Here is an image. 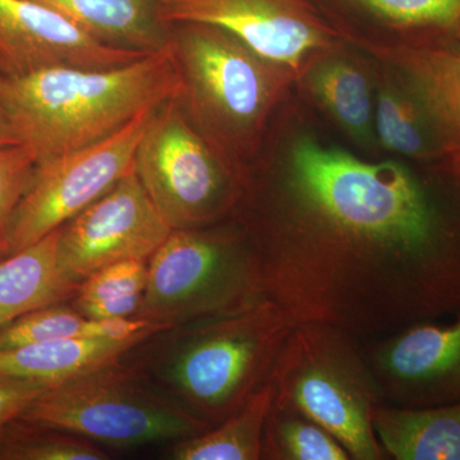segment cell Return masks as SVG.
Segmentation results:
<instances>
[{
    "label": "cell",
    "mask_w": 460,
    "mask_h": 460,
    "mask_svg": "<svg viewBox=\"0 0 460 460\" xmlns=\"http://www.w3.org/2000/svg\"><path fill=\"white\" fill-rule=\"evenodd\" d=\"M230 219L263 296L362 341L460 314V153L431 162L348 146L292 91Z\"/></svg>",
    "instance_id": "1"
},
{
    "label": "cell",
    "mask_w": 460,
    "mask_h": 460,
    "mask_svg": "<svg viewBox=\"0 0 460 460\" xmlns=\"http://www.w3.org/2000/svg\"><path fill=\"white\" fill-rule=\"evenodd\" d=\"M293 323L270 299L150 332L119 357L184 411L222 422L269 383Z\"/></svg>",
    "instance_id": "2"
},
{
    "label": "cell",
    "mask_w": 460,
    "mask_h": 460,
    "mask_svg": "<svg viewBox=\"0 0 460 460\" xmlns=\"http://www.w3.org/2000/svg\"><path fill=\"white\" fill-rule=\"evenodd\" d=\"M180 91L169 45L111 68L51 66L16 77L0 75V108L18 140L40 162L109 137Z\"/></svg>",
    "instance_id": "3"
},
{
    "label": "cell",
    "mask_w": 460,
    "mask_h": 460,
    "mask_svg": "<svg viewBox=\"0 0 460 460\" xmlns=\"http://www.w3.org/2000/svg\"><path fill=\"white\" fill-rule=\"evenodd\" d=\"M169 26L181 107L206 140L244 175L292 93L295 69L220 27Z\"/></svg>",
    "instance_id": "4"
},
{
    "label": "cell",
    "mask_w": 460,
    "mask_h": 460,
    "mask_svg": "<svg viewBox=\"0 0 460 460\" xmlns=\"http://www.w3.org/2000/svg\"><path fill=\"white\" fill-rule=\"evenodd\" d=\"M269 384L274 404L328 429L350 460L387 459L372 425L381 398L362 339L329 323H296Z\"/></svg>",
    "instance_id": "5"
},
{
    "label": "cell",
    "mask_w": 460,
    "mask_h": 460,
    "mask_svg": "<svg viewBox=\"0 0 460 460\" xmlns=\"http://www.w3.org/2000/svg\"><path fill=\"white\" fill-rule=\"evenodd\" d=\"M263 296L252 247L233 219L172 229L147 262L136 317L162 328L241 310Z\"/></svg>",
    "instance_id": "6"
},
{
    "label": "cell",
    "mask_w": 460,
    "mask_h": 460,
    "mask_svg": "<svg viewBox=\"0 0 460 460\" xmlns=\"http://www.w3.org/2000/svg\"><path fill=\"white\" fill-rule=\"evenodd\" d=\"M21 417L113 449L177 443L211 429L119 358L51 386Z\"/></svg>",
    "instance_id": "7"
},
{
    "label": "cell",
    "mask_w": 460,
    "mask_h": 460,
    "mask_svg": "<svg viewBox=\"0 0 460 460\" xmlns=\"http://www.w3.org/2000/svg\"><path fill=\"white\" fill-rule=\"evenodd\" d=\"M456 31L375 57L381 155L431 162L460 153Z\"/></svg>",
    "instance_id": "8"
},
{
    "label": "cell",
    "mask_w": 460,
    "mask_h": 460,
    "mask_svg": "<svg viewBox=\"0 0 460 460\" xmlns=\"http://www.w3.org/2000/svg\"><path fill=\"white\" fill-rule=\"evenodd\" d=\"M135 169L172 229L229 219L243 181V174L196 128L178 96L160 105L151 118Z\"/></svg>",
    "instance_id": "9"
},
{
    "label": "cell",
    "mask_w": 460,
    "mask_h": 460,
    "mask_svg": "<svg viewBox=\"0 0 460 460\" xmlns=\"http://www.w3.org/2000/svg\"><path fill=\"white\" fill-rule=\"evenodd\" d=\"M157 108L142 111L95 144L38 162L31 184L9 223L3 259L65 226L131 172Z\"/></svg>",
    "instance_id": "10"
},
{
    "label": "cell",
    "mask_w": 460,
    "mask_h": 460,
    "mask_svg": "<svg viewBox=\"0 0 460 460\" xmlns=\"http://www.w3.org/2000/svg\"><path fill=\"white\" fill-rule=\"evenodd\" d=\"M136 169L60 226L57 262L78 286L93 272L127 260H150L171 234Z\"/></svg>",
    "instance_id": "11"
},
{
    "label": "cell",
    "mask_w": 460,
    "mask_h": 460,
    "mask_svg": "<svg viewBox=\"0 0 460 460\" xmlns=\"http://www.w3.org/2000/svg\"><path fill=\"white\" fill-rule=\"evenodd\" d=\"M363 344L381 402L402 408L460 402V314L450 323L420 321Z\"/></svg>",
    "instance_id": "12"
},
{
    "label": "cell",
    "mask_w": 460,
    "mask_h": 460,
    "mask_svg": "<svg viewBox=\"0 0 460 460\" xmlns=\"http://www.w3.org/2000/svg\"><path fill=\"white\" fill-rule=\"evenodd\" d=\"M293 91L348 146L383 156L376 136V63L367 50L341 36L316 48L296 66Z\"/></svg>",
    "instance_id": "13"
},
{
    "label": "cell",
    "mask_w": 460,
    "mask_h": 460,
    "mask_svg": "<svg viewBox=\"0 0 460 460\" xmlns=\"http://www.w3.org/2000/svg\"><path fill=\"white\" fill-rule=\"evenodd\" d=\"M166 25L199 22L226 30L293 69L338 38L307 0H157Z\"/></svg>",
    "instance_id": "14"
},
{
    "label": "cell",
    "mask_w": 460,
    "mask_h": 460,
    "mask_svg": "<svg viewBox=\"0 0 460 460\" xmlns=\"http://www.w3.org/2000/svg\"><path fill=\"white\" fill-rule=\"evenodd\" d=\"M148 54L105 44L33 0H0V75L51 66L111 68Z\"/></svg>",
    "instance_id": "15"
},
{
    "label": "cell",
    "mask_w": 460,
    "mask_h": 460,
    "mask_svg": "<svg viewBox=\"0 0 460 460\" xmlns=\"http://www.w3.org/2000/svg\"><path fill=\"white\" fill-rule=\"evenodd\" d=\"M341 38L374 56L456 31L460 0H307Z\"/></svg>",
    "instance_id": "16"
},
{
    "label": "cell",
    "mask_w": 460,
    "mask_h": 460,
    "mask_svg": "<svg viewBox=\"0 0 460 460\" xmlns=\"http://www.w3.org/2000/svg\"><path fill=\"white\" fill-rule=\"evenodd\" d=\"M53 9L93 38L124 49L156 53L171 45V26L157 0H33Z\"/></svg>",
    "instance_id": "17"
},
{
    "label": "cell",
    "mask_w": 460,
    "mask_h": 460,
    "mask_svg": "<svg viewBox=\"0 0 460 460\" xmlns=\"http://www.w3.org/2000/svg\"><path fill=\"white\" fill-rule=\"evenodd\" d=\"M372 425L386 458L460 460V402L428 408L378 402Z\"/></svg>",
    "instance_id": "18"
},
{
    "label": "cell",
    "mask_w": 460,
    "mask_h": 460,
    "mask_svg": "<svg viewBox=\"0 0 460 460\" xmlns=\"http://www.w3.org/2000/svg\"><path fill=\"white\" fill-rule=\"evenodd\" d=\"M60 228L31 246L0 260V328L42 305L71 301L77 286L57 262Z\"/></svg>",
    "instance_id": "19"
},
{
    "label": "cell",
    "mask_w": 460,
    "mask_h": 460,
    "mask_svg": "<svg viewBox=\"0 0 460 460\" xmlns=\"http://www.w3.org/2000/svg\"><path fill=\"white\" fill-rule=\"evenodd\" d=\"M150 334L127 339L72 338L0 350V375L39 381L49 386L119 358Z\"/></svg>",
    "instance_id": "20"
},
{
    "label": "cell",
    "mask_w": 460,
    "mask_h": 460,
    "mask_svg": "<svg viewBox=\"0 0 460 460\" xmlns=\"http://www.w3.org/2000/svg\"><path fill=\"white\" fill-rule=\"evenodd\" d=\"M272 404L270 384L208 431L171 444L174 460H261L262 435Z\"/></svg>",
    "instance_id": "21"
},
{
    "label": "cell",
    "mask_w": 460,
    "mask_h": 460,
    "mask_svg": "<svg viewBox=\"0 0 460 460\" xmlns=\"http://www.w3.org/2000/svg\"><path fill=\"white\" fill-rule=\"evenodd\" d=\"M144 330L137 319L89 320L71 302L35 308L0 328V350L60 339H127Z\"/></svg>",
    "instance_id": "22"
},
{
    "label": "cell",
    "mask_w": 460,
    "mask_h": 460,
    "mask_svg": "<svg viewBox=\"0 0 460 460\" xmlns=\"http://www.w3.org/2000/svg\"><path fill=\"white\" fill-rule=\"evenodd\" d=\"M147 260L111 263L81 281L71 305L89 320L136 317L147 281Z\"/></svg>",
    "instance_id": "23"
},
{
    "label": "cell",
    "mask_w": 460,
    "mask_h": 460,
    "mask_svg": "<svg viewBox=\"0 0 460 460\" xmlns=\"http://www.w3.org/2000/svg\"><path fill=\"white\" fill-rule=\"evenodd\" d=\"M261 459L350 460V456L319 423L272 402L263 429Z\"/></svg>",
    "instance_id": "24"
},
{
    "label": "cell",
    "mask_w": 460,
    "mask_h": 460,
    "mask_svg": "<svg viewBox=\"0 0 460 460\" xmlns=\"http://www.w3.org/2000/svg\"><path fill=\"white\" fill-rule=\"evenodd\" d=\"M98 444L66 431L18 417L0 441V460H105Z\"/></svg>",
    "instance_id": "25"
},
{
    "label": "cell",
    "mask_w": 460,
    "mask_h": 460,
    "mask_svg": "<svg viewBox=\"0 0 460 460\" xmlns=\"http://www.w3.org/2000/svg\"><path fill=\"white\" fill-rule=\"evenodd\" d=\"M38 157L22 144L0 147V259L12 217L31 184Z\"/></svg>",
    "instance_id": "26"
},
{
    "label": "cell",
    "mask_w": 460,
    "mask_h": 460,
    "mask_svg": "<svg viewBox=\"0 0 460 460\" xmlns=\"http://www.w3.org/2000/svg\"><path fill=\"white\" fill-rule=\"evenodd\" d=\"M50 387L29 378L0 375V441L9 423L22 416L27 408Z\"/></svg>",
    "instance_id": "27"
},
{
    "label": "cell",
    "mask_w": 460,
    "mask_h": 460,
    "mask_svg": "<svg viewBox=\"0 0 460 460\" xmlns=\"http://www.w3.org/2000/svg\"><path fill=\"white\" fill-rule=\"evenodd\" d=\"M21 144L4 111L0 108V147Z\"/></svg>",
    "instance_id": "28"
},
{
    "label": "cell",
    "mask_w": 460,
    "mask_h": 460,
    "mask_svg": "<svg viewBox=\"0 0 460 460\" xmlns=\"http://www.w3.org/2000/svg\"><path fill=\"white\" fill-rule=\"evenodd\" d=\"M454 60H456V84H458L460 100V21L456 29V38H454Z\"/></svg>",
    "instance_id": "29"
},
{
    "label": "cell",
    "mask_w": 460,
    "mask_h": 460,
    "mask_svg": "<svg viewBox=\"0 0 460 460\" xmlns=\"http://www.w3.org/2000/svg\"><path fill=\"white\" fill-rule=\"evenodd\" d=\"M0 260H2V259H0Z\"/></svg>",
    "instance_id": "30"
}]
</instances>
